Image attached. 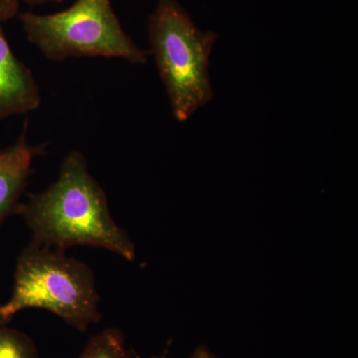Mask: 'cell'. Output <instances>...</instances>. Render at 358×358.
Here are the masks:
<instances>
[{
	"label": "cell",
	"instance_id": "cell-7",
	"mask_svg": "<svg viewBox=\"0 0 358 358\" xmlns=\"http://www.w3.org/2000/svg\"><path fill=\"white\" fill-rule=\"evenodd\" d=\"M78 358H136V355L127 348L122 331L110 327L92 336Z\"/></svg>",
	"mask_w": 358,
	"mask_h": 358
},
{
	"label": "cell",
	"instance_id": "cell-4",
	"mask_svg": "<svg viewBox=\"0 0 358 358\" xmlns=\"http://www.w3.org/2000/svg\"><path fill=\"white\" fill-rule=\"evenodd\" d=\"M26 38L45 58L61 62L71 58H117L147 64L143 50L124 31L110 0H76L51 14H20Z\"/></svg>",
	"mask_w": 358,
	"mask_h": 358
},
{
	"label": "cell",
	"instance_id": "cell-3",
	"mask_svg": "<svg viewBox=\"0 0 358 358\" xmlns=\"http://www.w3.org/2000/svg\"><path fill=\"white\" fill-rule=\"evenodd\" d=\"M148 30L171 112L186 122L213 99L209 59L218 34L200 30L176 0H159Z\"/></svg>",
	"mask_w": 358,
	"mask_h": 358
},
{
	"label": "cell",
	"instance_id": "cell-8",
	"mask_svg": "<svg viewBox=\"0 0 358 358\" xmlns=\"http://www.w3.org/2000/svg\"><path fill=\"white\" fill-rule=\"evenodd\" d=\"M0 358H39V355L28 334L0 324Z\"/></svg>",
	"mask_w": 358,
	"mask_h": 358
},
{
	"label": "cell",
	"instance_id": "cell-1",
	"mask_svg": "<svg viewBox=\"0 0 358 358\" xmlns=\"http://www.w3.org/2000/svg\"><path fill=\"white\" fill-rule=\"evenodd\" d=\"M15 214L23 218L36 243L61 251L74 246L96 247L128 261L136 258L133 241L115 223L107 195L79 150H71L61 164L57 179L43 192L28 194Z\"/></svg>",
	"mask_w": 358,
	"mask_h": 358
},
{
	"label": "cell",
	"instance_id": "cell-11",
	"mask_svg": "<svg viewBox=\"0 0 358 358\" xmlns=\"http://www.w3.org/2000/svg\"><path fill=\"white\" fill-rule=\"evenodd\" d=\"M30 4L61 3L63 0H24Z\"/></svg>",
	"mask_w": 358,
	"mask_h": 358
},
{
	"label": "cell",
	"instance_id": "cell-5",
	"mask_svg": "<svg viewBox=\"0 0 358 358\" xmlns=\"http://www.w3.org/2000/svg\"><path fill=\"white\" fill-rule=\"evenodd\" d=\"M28 128L29 121L25 120L17 140L0 150V228L16 213L33 173V164L48 145L47 143L31 145Z\"/></svg>",
	"mask_w": 358,
	"mask_h": 358
},
{
	"label": "cell",
	"instance_id": "cell-10",
	"mask_svg": "<svg viewBox=\"0 0 358 358\" xmlns=\"http://www.w3.org/2000/svg\"><path fill=\"white\" fill-rule=\"evenodd\" d=\"M188 358H219L217 357H215V355H213L210 352V350H208V348H206V346L204 345H200L199 348H196V350L193 352L192 355H190Z\"/></svg>",
	"mask_w": 358,
	"mask_h": 358
},
{
	"label": "cell",
	"instance_id": "cell-9",
	"mask_svg": "<svg viewBox=\"0 0 358 358\" xmlns=\"http://www.w3.org/2000/svg\"><path fill=\"white\" fill-rule=\"evenodd\" d=\"M18 10V0H0V22L15 15Z\"/></svg>",
	"mask_w": 358,
	"mask_h": 358
},
{
	"label": "cell",
	"instance_id": "cell-12",
	"mask_svg": "<svg viewBox=\"0 0 358 358\" xmlns=\"http://www.w3.org/2000/svg\"><path fill=\"white\" fill-rule=\"evenodd\" d=\"M166 355H167V350H166V352H164V353H162V355H159V357H154L152 358H166ZM136 358H141V357H138V355H136Z\"/></svg>",
	"mask_w": 358,
	"mask_h": 358
},
{
	"label": "cell",
	"instance_id": "cell-6",
	"mask_svg": "<svg viewBox=\"0 0 358 358\" xmlns=\"http://www.w3.org/2000/svg\"><path fill=\"white\" fill-rule=\"evenodd\" d=\"M41 103L36 78L16 57L0 25V121L34 112Z\"/></svg>",
	"mask_w": 358,
	"mask_h": 358
},
{
	"label": "cell",
	"instance_id": "cell-2",
	"mask_svg": "<svg viewBox=\"0 0 358 358\" xmlns=\"http://www.w3.org/2000/svg\"><path fill=\"white\" fill-rule=\"evenodd\" d=\"M99 303L88 265L31 241L18 256L10 298L0 303V324L7 326L22 310L40 308L84 333L102 319Z\"/></svg>",
	"mask_w": 358,
	"mask_h": 358
}]
</instances>
